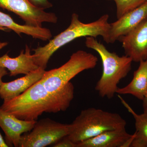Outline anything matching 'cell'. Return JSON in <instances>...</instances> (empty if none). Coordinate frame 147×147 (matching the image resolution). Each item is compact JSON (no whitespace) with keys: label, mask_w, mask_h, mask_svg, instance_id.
<instances>
[{"label":"cell","mask_w":147,"mask_h":147,"mask_svg":"<svg viewBox=\"0 0 147 147\" xmlns=\"http://www.w3.org/2000/svg\"><path fill=\"white\" fill-rule=\"evenodd\" d=\"M8 29L12 30L18 35L24 34L44 41L49 40L52 37V33L49 29L26 24L20 25L13 21L9 15L0 11V30L7 31Z\"/></svg>","instance_id":"cell-14"},{"label":"cell","mask_w":147,"mask_h":147,"mask_svg":"<svg viewBox=\"0 0 147 147\" xmlns=\"http://www.w3.org/2000/svg\"><path fill=\"white\" fill-rule=\"evenodd\" d=\"M45 71V69L40 67L21 78L3 82L0 89V97L6 101L17 97L42 79Z\"/></svg>","instance_id":"cell-12"},{"label":"cell","mask_w":147,"mask_h":147,"mask_svg":"<svg viewBox=\"0 0 147 147\" xmlns=\"http://www.w3.org/2000/svg\"><path fill=\"white\" fill-rule=\"evenodd\" d=\"M142 100H143V108H144V113L147 114V93Z\"/></svg>","instance_id":"cell-21"},{"label":"cell","mask_w":147,"mask_h":147,"mask_svg":"<svg viewBox=\"0 0 147 147\" xmlns=\"http://www.w3.org/2000/svg\"><path fill=\"white\" fill-rule=\"evenodd\" d=\"M98 60L91 53L83 50L74 53L66 63L57 68L45 71L41 79L46 89L51 92L59 90L77 74L94 68Z\"/></svg>","instance_id":"cell-5"},{"label":"cell","mask_w":147,"mask_h":147,"mask_svg":"<svg viewBox=\"0 0 147 147\" xmlns=\"http://www.w3.org/2000/svg\"><path fill=\"white\" fill-rule=\"evenodd\" d=\"M114 1L117 7V19L147 2V0H106Z\"/></svg>","instance_id":"cell-17"},{"label":"cell","mask_w":147,"mask_h":147,"mask_svg":"<svg viewBox=\"0 0 147 147\" xmlns=\"http://www.w3.org/2000/svg\"><path fill=\"white\" fill-rule=\"evenodd\" d=\"M0 66L7 69L10 76L20 74L26 75L40 68L35 63L28 45H26L25 53L24 50H21L16 57L11 58L7 53L0 57Z\"/></svg>","instance_id":"cell-13"},{"label":"cell","mask_w":147,"mask_h":147,"mask_svg":"<svg viewBox=\"0 0 147 147\" xmlns=\"http://www.w3.org/2000/svg\"><path fill=\"white\" fill-rule=\"evenodd\" d=\"M126 56L133 61L147 59V19L125 36L119 38Z\"/></svg>","instance_id":"cell-9"},{"label":"cell","mask_w":147,"mask_h":147,"mask_svg":"<svg viewBox=\"0 0 147 147\" xmlns=\"http://www.w3.org/2000/svg\"><path fill=\"white\" fill-rule=\"evenodd\" d=\"M139 63L131 82L123 88H118L117 93L131 94L139 100H143L147 93V59Z\"/></svg>","instance_id":"cell-15"},{"label":"cell","mask_w":147,"mask_h":147,"mask_svg":"<svg viewBox=\"0 0 147 147\" xmlns=\"http://www.w3.org/2000/svg\"><path fill=\"white\" fill-rule=\"evenodd\" d=\"M74 97V86L69 82L58 91H48L40 79L17 97L3 101L0 108L20 119L37 120L43 113L67 110Z\"/></svg>","instance_id":"cell-1"},{"label":"cell","mask_w":147,"mask_h":147,"mask_svg":"<svg viewBox=\"0 0 147 147\" xmlns=\"http://www.w3.org/2000/svg\"><path fill=\"white\" fill-rule=\"evenodd\" d=\"M147 19V2L110 24L108 44L118 40L120 38L128 34Z\"/></svg>","instance_id":"cell-8"},{"label":"cell","mask_w":147,"mask_h":147,"mask_svg":"<svg viewBox=\"0 0 147 147\" xmlns=\"http://www.w3.org/2000/svg\"><path fill=\"white\" fill-rule=\"evenodd\" d=\"M7 74H8V72L6 68L0 66V89L3 83L2 78Z\"/></svg>","instance_id":"cell-20"},{"label":"cell","mask_w":147,"mask_h":147,"mask_svg":"<svg viewBox=\"0 0 147 147\" xmlns=\"http://www.w3.org/2000/svg\"><path fill=\"white\" fill-rule=\"evenodd\" d=\"M121 102L127 111L132 115L135 119L136 131L131 147H147V114H137L123 98L119 95Z\"/></svg>","instance_id":"cell-16"},{"label":"cell","mask_w":147,"mask_h":147,"mask_svg":"<svg viewBox=\"0 0 147 147\" xmlns=\"http://www.w3.org/2000/svg\"><path fill=\"white\" fill-rule=\"evenodd\" d=\"M30 3L37 8L45 9L53 7V5L48 0H28Z\"/></svg>","instance_id":"cell-19"},{"label":"cell","mask_w":147,"mask_h":147,"mask_svg":"<svg viewBox=\"0 0 147 147\" xmlns=\"http://www.w3.org/2000/svg\"><path fill=\"white\" fill-rule=\"evenodd\" d=\"M109 16L104 14L96 21L88 24L82 23L78 14L71 15L69 26L57 35L47 44L33 49L32 55L35 63L39 67L45 69L51 56L60 47L72 40L82 37L101 36L103 40L108 44V33L110 24L108 23Z\"/></svg>","instance_id":"cell-2"},{"label":"cell","mask_w":147,"mask_h":147,"mask_svg":"<svg viewBox=\"0 0 147 147\" xmlns=\"http://www.w3.org/2000/svg\"><path fill=\"white\" fill-rule=\"evenodd\" d=\"M53 147H77V144L74 143L69 138L68 136L63 137L54 144Z\"/></svg>","instance_id":"cell-18"},{"label":"cell","mask_w":147,"mask_h":147,"mask_svg":"<svg viewBox=\"0 0 147 147\" xmlns=\"http://www.w3.org/2000/svg\"><path fill=\"white\" fill-rule=\"evenodd\" d=\"M134 134L127 132L125 127L105 131L97 136L77 144V147H131Z\"/></svg>","instance_id":"cell-11"},{"label":"cell","mask_w":147,"mask_h":147,"mask_svg":"<svg viewBox=\"0 0 147 147\" xmlns=\"http://www.w3.org/2000/svg\"><path fill=\"white\" fill-rule=\"evenodd\" d=\"M8 43L7 42H0V50L2 49L4 47H5L7 45Z\"/></svg>","instance_id":"cell-23"},{"label":"cell","mask_w":147,"mask_h":147,"mask_svg":"<svg viewBox=\"0 0 147 147\" xmlns=\"http://www.w3.org/2000/svg\"><path fill=\"white\" fill-rule=\"evenodd\" d=\"M9 146L7 144L3 138L2 135L0 133V147H8Z\"/></svg>","instance_id":"cell-22"},{"label":"cell","mask_w":147,"mask_h":147,"mask_svg":"<svg viewBox=\"0 0 147 147\" xmlns=\"http://www.w3.org/2000/svg\"><path fill=\"white\" fill-rule=\"evenodd\" d=\"M85 45L88 48L96 51L102 61V75L95 89L100 97L112 98L117 93L119 82L131 70L133 61L126 55L120 57L116 53L109 52L93 37H86Z\"/></svg>","instance_id":"cell-3"},{"label":"cell","mask_w":147,"mask_h":147,"mask_svg":"<svg viewBox=\"0 0 147 147\" xmlns=\"http://www.w3.org/2000/svg\"><path fill=\"white\" fill-rule=\"evenodd\" d=\"M70 124L58 122L50 118L36 121L29 133L21 136L19 147H45L52 146L68 136Z\"/></svg>","instance_id":"cell-6"},{"label":"cell","mask_w":147,"mask_h":147,"mask_svg":"<svg viewBox=\"0 0 147 147\" xmlns=\"http://www.w3.org/2000/svg\"><path fill=\"white\" fill-rule=\"evenodd\" d=\"M126 122L119 114L94 108L82 110L70 124L68 135L77 144L105 131L125 128Z\"/></svg>","instance_id":"cell-4"},{"label":"cell","mask_w":147,"mask_h":147,"mask_svg":"<svg viewBox=\"0 0 147 147\" xmlns=\"http://www.w3.org/2000/svg\"><path fill=\"white\" fill-rule=\"evenodd\" d=\"M0 7L15 13L26 25L32 26L42 27L43 23L56 24L57 21L55 13L36 7L28 0H0Z\"/></svg>","instance_id":"cell-7"},{"label":"cell","mask_w":147,"mask_h":147,"mask_svg":"<svg viewBox=\"0 0 147 147\" xmlns=\"http://www.w3.org/2000/svg\"><path fill=\"white\" fill-rule=\"evenodd\" d=\"M36 121L20 119L0 108V127L5 134L9 146L19 147L22 134L30 131Z\"/></svg>","instance_id":"cell-10"}]
</instances>
